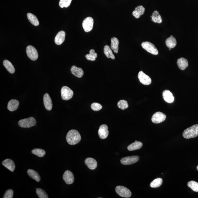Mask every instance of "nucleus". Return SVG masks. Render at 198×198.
<instances>
[{
    "instance_id": "nucleus-10",
    "label": "nucleus",
    "mask_w": 198,
    "mask_h": 198,
    "mask_svg": "<svg viewBox=\"0 0 198 198\" xmlns=\"http://www.w3.org/2000/svg\"><path fill=\"white\" fill-rule=\"evenodd\" d=\"M139 159V157L138 156H133L124 157L121 159V162L123 165H128L137 162Z\"/></svg>"
},
{
    "instance_id": "nucleus-35",
    "label": "nucleus",
    "mask_w": 198,
    "mask_h": 198,
    "mask_svg": "<svg viewBox=\"0 0 198 198\" xmlns=\"http://www.w3.org/2000/svg\"><path fill=\"white\" fill-rule=\"evenodd\" d=\"M118 107L122 110H124L128 107V103L125 100H121L118 102Z\"/></svg>"
},
{
    "instance_id": "nucleus-11",
    "label": "nucleus",
    "mask_w": 198,
    "mask_h": 198,
    "mask_svg": "<svg viewBox=\"0 0 198 198\" xmlns=\"http://www.w3.org/2000/svg\"><path fill=\"white\" fill-rule=\"evenodd\" d=\"M139 81L143 85H148L151 83V80L149 77L145 74L143 71H141L139 72L138 74Z\"/></svg>"
},
{
    "instance_id": "nucleus-17",
    "label": "nucleus",
    "mask_w": 198,
    "mask_h": 198,
    "mask_svg": "<svg viewBox=\"0 0 198 198\" xmlns=\"http://www.w3.org/2000/svg\"><path fill=\"white\" fill-rule=\"evenodd\" d=\"M85 163L89 169L92 170L95 169L97 167V163L94 159L89 157L85 159Z\"/></svg>"
},
{
    "instance_id": "nucleus-6",
    "label": "nucleus",
    "mask_w": 198,
    "mask_h": 198,
    "mask_svg": "<svg viewBox=\"0 0 198 198\" xmlns=\"http://www.w3.org/2000/svg\"><path fill=\"white\" fill-rule=\"evenodd\" d=\"M73 92L70 88L67 86H63L61 89V98L64 100H69L73 96Z\"/></svg>"
},
{
    "instance_id": "nucleus-36",
    "label": "nucleus",
    "mask_w": 198,
    "mask_h": 198,
    "mask_svg": "<svg viewBox=\"0 0 198 198\" xmlns=\"http://www.w3.org/2000/svg\"><path fill=\"white\" fill-rule=\"evenodd\" d=\"M36 190V193H37V196L39 198H49L47 193L44 190L41 189H37Z\"/></svg>"
},
{
    "instance_id": "nucleus-1",
    "label": "nucleus",
    "mask_w": 198,
    "mask_h": 198,
    "mask_svg": "<svg viewBox=\"0 0 198 198\" xmlns=\"http://www.w3.org/2000/svg\"><path fill=\"white\" fill-rule=\"evenodd\" d=\"M66 139L69 144L75 145L80 142L81 139V136L77 130H71L67 133L66 136Z\"/></svg>"
},
{
    "instance_id": "nucleus-27",
    "label": "nucleus",
    "mask_w": 198,
    "mask_h": 198,
    "mask_svg": "<svg viewBox=\"0 0 198 198\" xmlns=\"http://www.w3.org/2000/svg\"><path fill=\"white\" fill-rule=\"evenodd\" d=\"M151 16V21L155 23L160 24L162 22L161 16L157 10L154 11L152 14V16Z\"/></svg>"
},
{
    "instance_id": "nucleus-19",
    "label": "nucleus",
    "mask_w": 198,
    "mask_h": 198,
    "mask_svg": "<svg viewBox=\"0 0 198 198\" xmlns=\"http://www.w3.org/2000/svg\"><path fill=\"white\" fill-rule=\"evenodd\" d=\"M145 9L142 6H139L136 7L133 12V15L136 19H139L140 16L143 15L144 13Z\"/></svg>"
},
{
    "instance_id": "nucleus-30",
    "label": "nucleus",
    "mask_w": 198,
    "mask_h": 198,
    "mask_svg": "<svg viewBox=\"0 0 198 198\" xmlns=\"http://www.w3.org/2000/svg\"><path fill=\"white\" fill-rule=\"evenodd\" d=\"M3 64L9 72L12 74L14 73L15 70L14 66L9 61L7 60H4L3 62Z\"/></svg>"
},
{
    "instance_id": "nucleus-29",
    "label": "nucleus",
    "mask_w": 198,
    "mask_h": 198,
    "mask_svg": "<svg viewBox=\"0 0 198 198\" xmlns=\"http://www.w3.org/2000/svg\"><path fill=\"white\" fill-rule=\"evenodd\" d=\"M28 19L29 22L32 24L33 25L35 26H38L39 25V22L37 19V16L34 14L31 13H28L27 14Z\"/></svg>"
},
{
    "instance_id": "nucleus-9",
    "label": "nucleus",
    "mask_w": 198,
    "mask_h": 198,
    "mask_svg": "<svg viewBox=\"0 0 198 198\" xmlns=\"http://www.w3.org/2000/svg\"><path fill=\"white\" fill-rule=\"evenodd\" d=\"M166 118V116L162 112H158L154 113L151 118V121L154 123L159 124L164 121Z\"/></svg>"
},
{
    "instance_id": "nucleus-18",
    "label": "nucleus",
    "mask_w": 198,
    "mask_h": 198,
    "mask_svg": "<svg viewBox=\"0 0 198 198\" xmlns=\"http://www.w3.org/2000/svg\"><path fill=\"white\" fill-rule=\"evenodd\" d=\"M2 164L4 166L11 172L14 171L15 169V165L14 162L10 159H6L2 162Z\"/></svg>"
},
{
    "instance_id": "nucleus-38",
    "label": "nucleus",
    "mask_w": 198,
    "mask_h": 198,
    "mask_svg": "<svg viewBox=\"0 0 198 198\" xmlns=\"http://www.w3.org/2000/svg\"><path fill=\"white\" fill-rule=\"evenodd\" d=\"M91 107L93 110L95 111H98L102 109L103 106L100 103H94L91 105Z\"/></svg>"
},
{
    "instance_id": "nucleus-7",
    "label": "nucleus",
    "mask_w": 198,
    "mask_h": 198,
    "mask_svg": "<svg viewBox=\"0 0 198 198\" xmlns=\"http://www.w3.org/2000/svg\"><path fill=\"white\" fill-rule=\"evenodd\" d=\"M93 25L94 19L90 16L84 19L82 23V27L85 32H89L92 30Z\"/></svg>"
},
{
    "instance_id": "nucleus-3",
    "label": "nucleus",
    "mask_w": 198,
    "mask_h": 198,
    "mask_svg": "<svg viewBox=\"0 0 198 198\" xmlns=\"http://www.w3.org/2000/svg\"><path fill=\"white\" fill-rule=\"evenodd\" d=\"M37 123V121L33 117H29L20 120L18 123L19 126L22 128H30L34 126Z\"/></svg>"
},
{
    "instance_id": "nucleus-34",
    "label": "nucleus",
    "mask_w": 198,
    "mask_h": 198,
    "mask_svg": "<svg viewBox=\"0 0 198 198\" xmlns=\"http://www.w3.org/2000/svg\"><path fill=\"white\" fill-rule=\"evenodd\" d=\"M187 186L195 192H198V183L194 181H190L187 183Z\"/></svg>"
},
{
    "instance_id": "nucleus-13",
    "label": "nucleus",
    "mask_w": 198,
    "mask_h": 198,
    "mask_svg": "<svg viewBox=\"0 0 198 198\" xmlns=\"http://www.w3.org/2000/svg\"><path fill=\"white\" fill-rule=\"evenodd\" d=\"M98 134L100 138L102 139L106 138L109 135L108 126L105 124H103L100 126L98 130Z\"/></svg>"
},
{
    "instance_id": "nucleus-22",
    "label": "nucleus",
    "mask_w": 198,
    "mask_h": 198,
    "mask_svg": "<svg viewBox=\"0 0 198 198\" xmlns=\"http://www.w3.org/2000/svg\"><path fill=\"white\" fill-rule=\"evenodd\" d=\"M177 64L179 68L182 70H185L188 67V62L187 60L184 58H181L178 60Z\"/></svg>"
},
{
    "instance_id": "nucleus-33",
    "label": "nucleus",
    "mask_w": 198,
    "mask_h": 198,
    "mask_svg": "<svg viewBox=\"0 0 198 198\" xmlns=\"http://www.w3.org/2000/svg\"><path fill=\"white\" fill-rule=\"evenodd\" d=\"M33 154L39 157H43L46 154L45 151L44 150L40 148H34L32 151Z\"/></svg>"
},
{
    "instance_id": "nucleus-15",
    "label": "nucleus",
    "mask_w": 198,
    "mask_h": 198,
    "mask_svg": "<svg viewBox=\"0 0 198 198\" xmlns=\"http://www.w3.org/2000/svg\"><path fill=\"white\" fill-rule=\"evenodd\" d=\"M43 103L46 109L48 110H51L52 109V100L49 94L46 93L43 97Z\"/></svg>"
},
{
    "instance_id": "nucleus-2",
    "label": "nucleus",
    "mask_w": 198,
    "mask_h": 198,
    "mask_svg": "<svg viewBox=\"0 0 198 198\" xmlns=\"http://www.w3.org/2000/svg\"><path fill=\"white\" fill-rule=\"evenodd\" d=\"M183 136L186 139L197 137L198 136V124H195L184 130Z\"/></svg>"
},
{
    "instance_id": "nucleus-24",
    "label": "nucleus",
    "mask_w": 198,
    "mask_h": 198,
    "mask_svg": "<svg viewBox=\"0 0 198 198\" xmlns=\"http://www.w3.org/2000/svg\"><path fill=\"white\" fill-rule=\"evenodd\" d=\"M111 48L115 53H118V50L119 41L118 39L116 37H113L111 39Z\"/></svg>"
},
{
    "instance_id": "nucleus-4",
    "label": "nucleus",
    "mask_w": 198,
    "mask_h": 198,
    "mask_svg": "<svg viewBox=\"0 0 198 198\" xmlns=\"http://www.w3.org/2000/svg\"><path fill=\"white\" fill-rule=\"evenodd\" d=\"M115 191L118 195L124 198H130L132 193L127 187L122 186H118L116 187Z\"/></svg>"
},
{
    "instance_id": "nucleus-32",
    "label": "nucleus",
    "mask_w": 198,
    "mask_h": 198,
    "mask_svg": "<svg viewBox=\"0 0 198 198\" xmlns=\"http://www.w3.org/2000/svg\"><path fill=\"white\" fill-rule=\"evenodd\" d=\"M163 179L161 178H157L151 182L150 186L152 188H157L161 185L163 183Z\"/></svg>"
},
{
    "instance_id": "nucleus-41",
    "label": "nucleus",
    "mask_w": 198,
    "mask_h": 198,
    "mask_svg": "<svg viewBox=\"0 0 198 198\" xmlns=\"http://www.w3.org/2000/svg\"><path fill=\"white\" fill-rule=\"evenodd\" d=\"M197 170L198 171V166H197Z\"/></svg>"
},
{
    "instance_id": "nucleus-12",
    "label": "nucleus",
    "mask_w": 198,
    "mask_h": 198,
    "mask_svg": "<svg viewBox=\"0 0 198 198\" xmlns=\"http://www.w3.org/2000/svg\"><path fill=\"white\" fill-rule=\"evenodd\" d=\"M63 179L67 184H72L74 181V175L71 171L67 170L63 175Z\"/></svg>"
},
{
    "instance_id": "nucleus-28",
    "label": "nucleus",
    "mask_w": 198,
    "mask_h": 198,
    "mask_svg": "<svg viewBox=\"0 0 198 198\" xmlns=\"http://www.w3.org/2000/svg\"><path fill=\"white\" fill-rule=\"evenodd\" d=\"M103 52L106 56L108 58H111L113 60L115 59V56L113 55L111 49L108 45H106L104 46Z\"/></svg>"
},
{
    "instance_id": "nucleus-21",
    "label": "nucleus",
    "mask_w": 198,
    "mask_h": 198,
    "mask_svg": "<svg viewBox=\"0 0 198 198\" xmlns=\"http://www.w3.org/2000/svg\"><path fill=\"white\" fill-rule=\"evenodd\" d=\"M19 102L16 100H11L9 102L7 105V109L10 111L13 112L16 110L19 107Z\"/></svg>"
},
{
    "instance_id": "nucleus-26",
    "label": "nucleus",
    "mask_w": 198,
    "mask_h": 198,
    "mask_svg": "<svg viewBox=\"0 0 198 198\" xmlns=\"http://www.w3.org/2000/svg\"><path fill=\"white\" fill-rule=\"evenodd\" d=\"M28 175L32 179H34L37 182H39L40 180V175L36 171L32 169H29L27 171Z\"/></svg>"
},
{
    "instance_id": "nucleus-31",
    "label": "nucleus",
    "mask_w": 198,
    "mask_h": 198,
    "mask_svg": "<svg viewBox=\"0 0 198 198\" xmlns=\"http://www.w3.org/2000/svg\"><path fill=\"white\" fill-rule=\"evenodd\" d=\"M85 57L88 60L95 61L97 58V54L94 49H91L90 51L89 54L85 55Z\"/></svg>"
},
{
    "instance_id": "nucleus-8",
    "label": "nucleus",
    "mask_w": 198,
    "mask_h": 198,
    "mask_svg": "<svg viewBox=\"0 0 198 198\" xmlns=\"http://www.w3.org/2000/svg\"><path fill=\"white\" fill-rule=\"evenodd\" d=\"M27 55L29 59L32 61H36L38 57V54L37 50L33 46H28L26 48Z\"/></svg>"
},
{
    "instance_id": "nucleus-23",
    "label": "nucleus",
    "mask_w": 198,
    "mask_h": 198,
    "mask_svg": "<svg viewBox=\"0 0 198 198\" xmlns=\"http://www.w3.org/2000/svg\"><path fill=\"white\" fill-rule=\"evenodd\" d=\"M166 46L169 48H174L176 45V39L173 36L171 35L170 37L166 40Z\"/></svg>"
},
{
    "instance_id": "nucleus-14",
    "label": "nucleus",
    "mask_w": 198,
    "mask_h": 198,
    "mask_svg": "<svg viewBox=\"0 0 198 198\" xmlns=\"http://www.w3.org/2000/svg\"><path fill=\"white\" fill-rule=\"evenodd\" d=\"M66 34L64 31H61L58 32L55 36V44L60 45L64 42L65 39Z\"/></svg>"
},
{
    "instance_id": "nucleus-40",
    "label": "nucleus",
    "mask_w": 198,
    "mask_h": 198,
    "mask_svg": "<svg viewBox=\"0 0 198 198\" xmlns=\"http://www.w3.org/2000/svg\"><path fill=\"white\" fill-rule=\"evenodd\" d=\"M171 50V48H169V50Z\"/></svg>"
},
{
    "instance_id": "nucleus-39",
    "label": "nucleus",
    "mask_w": 198,
    "mask_h": 198,
    "mask_svg": "<svg viewBox=\"0 0 198 198\" xmlns=\"http://www.w3.org/2000/svg\"><path fill=\"white\" fill-rule=\"evenodd\" d=\"M13 193L14 192L12 190H7L4 193V198H12L13 196Z\"/></svg>"
},
{
    "instance_id": "nucleus-16",
    "label": "nucleus",
    "mask_w": 198,
    "mask_h": 198,
    "mask_svg": "<svg viewBox=\"0 0 198 198\" xmlns=\"http://www.w3.org/2000/svg\"><path fill=\"white\" fill-rule=\"evenodd\" d=\"M163 97L165 101L168 103H172L174 100L173 94L169 90H165L163 91Z\"/></svg>"
},
{
    "instance_id": "nucleus-37",
    "label": "nucleus",
    "mask_w": 198,
    "mask_h": 198,
    "mask_svg": "<svg viewBox=\"0 0 198 198\" xmlns=\"http://www.w3.org/2000/svg\"><path fill=\"white\" fill-rule=\"evenodd\" d=\"M72 0H60L59 1V6L61 8L68 7L71 4Z\"/></svg>"
},
{
    "instance_id": "nucleus-25",
    "label": "nucleus",
    "mask_w": 198,
    "mask_h": 198,
    "mask_svg": "<svg viewBox=\"0 0 198 198\" xmlns=\"http://www.w3.org/2000/svg\"><path fill=\"white\" fill-rule=\"evenodd\" d=\"M143 146L141 142L135 141L134 142L131 144L127 147V149L129 151H134L135 150L140 149Z\"/></svg>"
},
{
    "instance_id": "nucleus-5",
    "label": "nucleus",
    "mask_w": 198,
    "mask_h": 198,
    "mask_svg": "<svg viewBox=\"0 0 198 198\" xmlns=\"http://www.w3.org/2000/svg\"><path fill=\"white\" fill-rule=\"evenodd\" d=\"M142 47L147 52L153 55H158L159 52L155 46L152 43L148 42H143L141 44Z\"/></svg>"
},
{
    "instance_id": "nucleus-20",
    "label": "nucleus",
    "mask_w": 198,
    "mask_h": 198,
    "mask_svg": "<svg viewBox=\"0 0 198 198\" xmlns=\"http://www.w3.org/2000/svg\"><path fill=\"white\" fill-rule=\"evenodd\" d=\"M70 70H71L72 74L77 77H82L83 75L84 72L80 67H78L73 65L72 66Z\"/></svg>"
}]
</instances>
